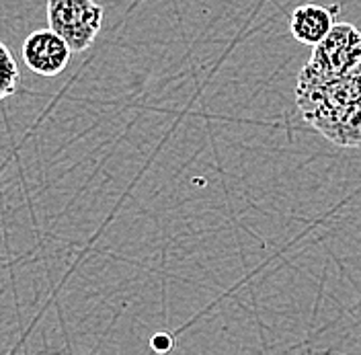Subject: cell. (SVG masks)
Segmentation results:
<instances>
[{"label":"cell","mask_w":361,"mask_h":355,"mask_svg":"<svg viewBox=\"0 0 361 355\" xmlns=\"http://www.w3.org/2000/svg\"><path fill=\"white\" fill-rule=\"evenodd\" d=\"M103 15V6L94 0H47V27L62 35L72 52H85L94 44Z\"/></svg>","instance_id":"obj_2"},{"label":"cell","mask_w":361,"mask_h":355,"mask_svg":"<svg viewBox=\"0 0 361 355\" xmlns=\"http://www.w3.org/2000/svg\"><path fill=\"white\" fill-rule=\"evenodd\" d=\"M150 347L158 354H166V351L173 349V337L169 333H157L150 341Z\"/></svg>","instance_id":"obj_7"},{"label":"cell","mask_w":361,"mask_h":355,"mask_svg":"<svg viewBox=\"0 0 361 355\" xmlns=\"http://www.w3.org/2000/svg\"><path fill=\"white\" fill-rule=\"evenodd\" d=\"M337 6L326 8L322 4H300L295 6L290 19V33L302 45H318L335 27Z\"/></svg>","instance_id":"obj_5"},{"label":"cell","mask_w":361,"mask_h":355,"mask_svg":"<svg viewBox=\"0 0 361 355\" xmlns=\"http://www.w3.org/2000/svg\"><path fill=\"white\" fill-rule=\"evenodd\" d=\"M361 64V31L351 23H335L331 33L312 47L295 87H320L349 74Z\"/></svg>","instance_id":"obj_1"},{"label":"cell","mask_w":361,"mask_h":355,"mask_svg":"<svg viewBox=\"0 0 361 355\" xmlns=\"http://www.w3.org/2000/svg\"><path fill=\"white\" fill-rule=\"evenodd\" d=\"M2 49V64H4V76H2V89H0V97L6 99L11 95L17 92L19 87V66H17V60L13 58V54L8 52L6 44L0 45Z\"/></svg>","instance_id":"obj_6"},{"label":"cell","mask_w":361,"mask_h":355,"mask_svg":"<svg viewBox=\"0 0 361 355\" xmlns=\"http://www.w3.org/2000/svg\"><path fill=\"white\" fill-rule=\"evenodd\" d=\"M357 92L353 101L338 112L329 113L312 124V128L322 133L335 146L357 148L361 146V64L355 68Z\"/></svg>","instance_id":"obj_4"},{"label":"cell","mask_w":361,"mask_h":355,"mask_svg":"<svg viewBox=\"0 0 361 355\" xmlns=\"http://www.w3.org/2000/svg\"><path fill=\"white\" fill-rule=\"evenodd\" d=\"M72 47L54 29H37L23 42V62L33 74L54 78L64 72L72 58Z\"/></svg>","instance_id":"obj_3"}]
</instances>
